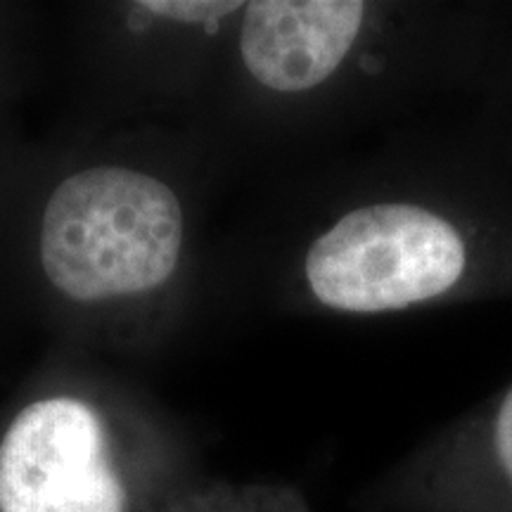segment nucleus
<instances>
[{"mask_svg":"<svg viewBox=\"0 0 512 512\" xmlns=\"http://www.w3.org/2000/svg\"><path fill=\"white\" fill-rule=\"evenodd\" d=\"M0 512H126L93 408L57 396L12 420L0 441Z\"/></svg>","mask_w":512,"mask_h":512,"instance_id":"39448f33","label":"nucleus"},{"mask_svg":"<svg viewBox=\"0 0 512 512\" xmlns=\"http://www.w3.org/2000/svg\"><path fill=\"white\" fill-rule=\"evenodd\" d=\"M299 302L382 320L512 302V157L477 114L358 140L294 256Z\"/></svg>","mask_w":512,"mask_h":512,"instance_id":"f257e3e1","label":"nucleus"},{"mask_svg":"<svg viewBox=\"0 0 512 512\" xmlns=\"http://www.w3.org/2000/svg\"><path fill=\"white\" fill-rule=\"evenodd\" d=\"M202 503L200 512H309L302 498L285 489L223 491Z\"/></svg>","mask_w":512,"mask_h":512,"instance_id":"6e6552de","label":"nucleus"},{"mask_svg":"<svg viewBox=\"0 0 512 512\" xmlns=\"http://www.w3.org/2000/svg\"><path fill=\"white\" fill-rule=\"evenodd\" d=\"M358 512H512V380L358 486Z\"/></svg>","mask_w":512,"mask_h":512,"instance_id":"20e7f679","label":"nucleus"},{"mask_svg":"<svg viewBox=\"0 0 512 512\" xmlns=\"http://www.w3.org/2000/svg\"><path fill=\"white\" fill-rule=\"evenodd\" d=\"M510 0H249L235 60L261 98L366 140L472 102L489 74Z\"/></svg>","mask_w":512,"mask_h":512,"instance_id":"f03ea898","label":"nucleus"},{"mask_svg":"<svg viewBox=\"0 0 512 512\" xmlns=\"http://www.w3.org/2000/svg\"><path fill=\"white\" fill-rule=\"evenodd\" d=\"M240 0H147L133 8L192 29H219L242 10Z\"/></svg>","mask_w":512,"mask_h":512,"instance_id":"0eeeda50","label":"nucleus"},{"mask_svg":"<svg viewBox=\"0 0 512 512\" xmlns=\"http://www.w3.org/2000/svg\"><path fill=\"white\" fill-rule=\"evenodd\" d=\"M467 105L512 157V3L489 74L475 100Z\"/></svg>","mask_w":512,"mask_h":512,"instance_id":"423d86ee","label":"nucleus"},{"mask_svg":"<svg viewBox=\"0 0 512 512\" xmlns=\"http://www.w3.org/2000/svg\"><path fill=\"white\" fill-rule=\"evenodd\" d=\"M185 247L176 190L124 166H93L57 185L43 211L41 264L76 302H105L169 283Z\"/></svg>","mask_w":512,"mask_h":512,"instance_id":"7ed1b4c3","label":"nucleus"}]
</instances>
